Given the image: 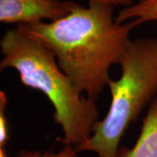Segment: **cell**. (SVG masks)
I'll list each match as a JSON object with an SVG mask.
<instances>
[{
    "label": "cell",
    "mask_w": 157,
    "mask_h": 157,
    "mask_svg": "<svg viewBox=\"0 0 157 157\" xmlns=\"http://www.w3.org/2000/svg\"><path fill=\"white\" fill-rule=\"evenodd\" d=\"M118 157H157V97L150 103L135 146L123 148Z\"/></svg>",
    "instance_id": "cell-5"
},
{
    "label": "cell",
    "mask_w": 157,
    "mask_h": 157,
    "mask_svg": "<svg viewBox=\"0 0 157 157\" xmlns=\"http://www.w3.org/2000/svg\"><path fill=\"white\" fill-rule=\"evenodd\" d=\"M121 75L107 86L111 103L103 120L94 125L88 140L76 148L98 157H118L124 133L137 120L147 104L157 95V40H131L119 63Z\"/></svg>",
    "instance_id": "cell-3"
},
{
    "label": "cell",
    "mask_w": 157,
    "mask_h": 157,
    "mask_svg": "<svg viewBox=\"0 0 157 157\" xmlns=\"http://www.w3.org/2000/svg\"><path fill=\"white\" fill-rule=\"evenodd\" d=\"M8 104V99L6 92L0 91V147L5 148L9 140L8 123L6 118V106Z\"/></svg>",
    "instance_id": "cell-8"
},
{
    "label": "cell",
    "mask_w": 157,
    "mask_h": 157,
    "mask_svg": "<svg viewBox=\"0 0 157 157\" xmlns=\"http://www.w3.org/2000/svg\"><path fill=\"white\" fill-rule=\"evenodd\" d=\"M88 2L87 7L76 4L54 21L22 24L17 28L45 45L76 89L96 101L111 79V66L119 65L131 42L130 33L139 24L118 23L113 6Z\"/></svg>",
    "instance_id": "cell-1"
},
{
    "label": "cell",
    "mask_w": 157,
    "mask_h": 157,
    "mask_svg": "<svg viewBox=\"0 0 157 157\" xmlns=\"http://www.w3.org/2000/svg\"><path fill=\"white\" fill-rule=\"evenodd\" d=\"M88 1H94V2H101L104 4H107L112 6H124L128 7L131 6L134 0H88Z\"/></svg>",
    "instance_id": "cell-9"
},
{
    "label": "cell",
    "mask_w": 157,
    "mask_h": 157,
    "mask_svg": "<svg viewBox=\"0 0 157 157\" xmlns=\"http://www.w3.org/2000/svg\"><path fill=\"white\" fill-rule=\"evenodd\" d=\"M75 5L62 0H0V21L17 25L54 21L67 15Z\"/></svg>",
    "instance_id": "cell-4"
},
{
    "label": "cell",
    "mask_w": 157,
    "mask_h": 157,
    "mask_svg": "<svg viewBox=\"0 0 157 157\" xmlns=\"http://www.w3.org/2000/svg\"><path fill=\"white\" fill-rule=\"evenodd\" d=\"M115 19L121 24L132 20L139 25L150 21L157 22V0H139L136 4L124 7Z\"/></svg>",
    "instance_id": "cell-6"
},
{
    "label": "cell",
    "mask_w": 157,
    "mask_h": 157,
    "mask_svg": "<svg viewBox=\"0 0 157 157\" xmlns=\"http://www.w3.org/2000/svg\"><path fill=\"white\" fill-rule=\"evenodd\" d=\"M0 157H8L6 154V148H1L0 147Z\"/></svg>",
    "instance_id": "cell-10"
},
{
    "label": "cell",
    "mask_w": 157,
    "mask_h": 157,
    "mask_svg": "<svg viewBox=\"0 0 157 157\" xmlns=\"http://www.w3.org/2000/svg\"><path fill=\"white\" fill-rule=\"evenodd\" d=\"M1 70H16L23 84L45 94L61 127V144L77 147L93 134L99 120L95 101L80 94L59 67L56 57L39 40L19 29L9 30L0 41Z\"/></svg>",
    "instance_id": "cell-2"
},
{
    "label": "cell",
    "mask_w": 157,
    "mask_h": 157,
    "mask_svg": "<svg viewBox=\"0 0 157 157\" xmlns=\"http://www.w3.org/2000/svg\"><path fill=\"white\" fill-rule=\"evenodd\" d=\"M78 152L75 147L65 145L58 151H39L21 149L15 157H78Z\"/></svg>",
    "instance_id": "cell-7"
}]
</instances>
